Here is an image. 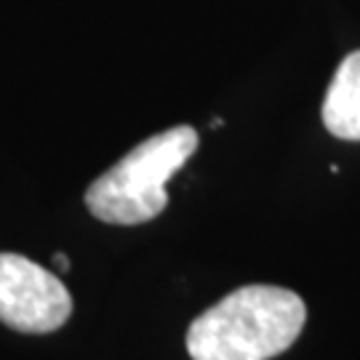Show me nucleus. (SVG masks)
<instances>
[{"instance_id":"obj_1","label":"nucleus","mask_w":360,"mask_h":360,"mask_svg":"<svg viewBox=\"0 0 360 360\" xmlns=\"http://www.w3.org/2000/svg\"><path fill=\"white\" fill-rule=\"evenodd\" d=\"M307 321L302 296L281 285H243L187 331L193 360H270L296 342Z\"/></svg>"},{"instance_id":"obj_2","label":"nucleus","mask_w":360,"mask_h":360,"mask_svg":"<svg viewBox=\"0 0 360 360\" xmlns=\"http://www.w3.org/2000/svg\"><path fill=\"white\" fill-rule=\"evenodd\" d=\"M198 150L193 126H174L139 142L86 193V206L107 224H144L168 206V179Z\"/></svg>"},{"instance_id":"obj_3","label":"nucleus","mask_w":360,"mask_h":360,"mask_svg":"<svg viewBox=\"0 0 360 360\" xmlns=\"http://www.w3.org/2000/svg\"><path fill=\"white\" fill-rule=\"evenodd\" d=\"M72 312L67 285L22 254H0V321L22 334H51Z\"/></svg>"},{"instance_id":"obj_4","label":"nucleus","mask_w":360,"mask_h":360,"mask_svg":"<svg viewBox=\"0 0 360 360\" xmlns=\"http://www.w3.org/2000/svg\"><path fill=\"white\" fill-rule=\"evenodd\" d=\"M323 126L345 142H360V51L336 67L323 99Z\"/></svg>"},{"instance_id":"obj_5","label":"nucleus","mask_w":360,"mask_h":360,"mask_svg":"<svg viewBox=\"0 0 360 360\" xmlns=\"http://www.w3.org/2000/svg\"><path fill=\"white\" fill-rule=\"evenodd\" d=\"M53 267H56V270H62V272H67V270H70V259H67L62 251H56V254H53Z\"/></svg>"}]
</instances>
